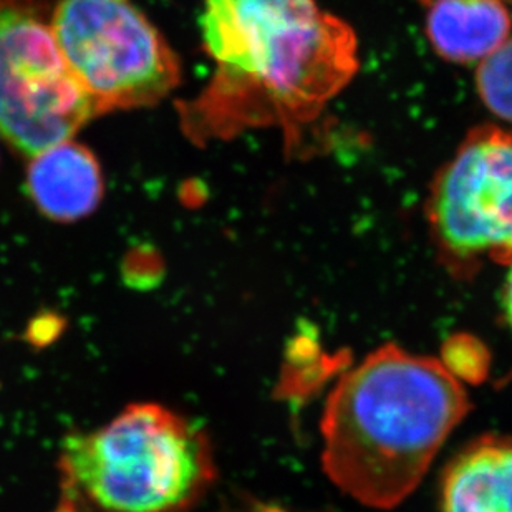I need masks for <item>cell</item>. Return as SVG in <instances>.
I'll return each instance as SVG.
<instances>
[{"label":"cell","mask_w":512,"mask_h":512,"mask_svg":"<svg viewBox=\"0 0 512 512\" xmlns=\"http://www.w3.org/2000/svg\"><path fill=\"white\" fill-rule=\"evenodd\" d=\"M504 0H435L426 7V35L446 62L478 63L511 37Z\"/></svg>","instance_id":"cell-9"},{"label":"cell","mask_w":512,"mask_h":512,"mask_svg":"<svg viewBox=\"0 0 512 512\" xmlns=\"http://www.w3.org/2000/svg\"><path fill=\"white\" fill-rule=\"evenodd\" d=\"M204 39L218 72L194 105V135L276 126L287 146L358 70L355 32L315 0H206Z\"/></svg>","instance_id":"cell-1"},{"label":"cell","mask_w":512,"mask_h":512,"mask_svg":"<svg viewBox=\"0 0 512 512\" xmlns=\"http://www.w3.org/2000/svg\"><path fill=\"white\" fill-rule=\"evenodd\" d=\"M476 88L489 112L512 123V37L479 60Z\"/></svg>","instance_id":"cell-10"},{"label":"cell","mask_w":512,"mask_h":512,"mask_svg":"<svg viewBox=\"0 0 512 512\" xmlns=\"http://www.w3.org/2000/svg\"><path fill=\"white\" fill-rule=\"evenodd\" d=\"M441 512H512V436H483L451 459Z\"/></svg>","instance_id":"cell-8"},{"label":"cell","mask_w":512,"mask_h":512,"mask_svg":"<svg viewBox=\"0 0 512 512\" xmlns=\"http://www.w3.org/2000/svg\"><path fill=\"white\" fill-rule=\"evenodd\" d=\"M68 496L97 512H184L213 483L209 441L158 403L131 405L107 425L75 433L60 455Z\"/></svg>","instance_id":"cell-3"},{"label":"cell","mask_w":512,"mask_h":512,"mask_svg":"<svg viewBox=\"0 0 512 512\" xmlns=\"http://www.w3.org/2000/svg\"><path fill=\"white\" fill-rule=\"evenodd\" d=\"M52 24L20 0H0V138L35 156L97 115Z\"/></svg>","instance_id":"cell-5"},{"label":"cell","mask_w":512,"mask_h":512,"mask_svg":"<svg viewBox=\"0 0 512 512\" xmlns=\"http://www.w3.org/2000/svg\"><path fill=\"white\" fill-rule=\"evenodd\" d=\"M27 188L47 218L73 223L87 218L102 201V170L87 148L62 141L34 156Z\"/></svg>","instance_id":"cell-7"},{"label":"cell","mask_w":512,"mask_h":512,"mask_svg":"<svg viewBox=\"0 0 512 512\" xmlns=\"http://www.w3.org/2000/svg\"><path fill=\"white\" fill-rule=\"evenodd\" d=\"M426 214L456 261L481 257L512 266V128L469 131L431 184Z\"/></svg>","instance_id":"cell-6"},{"label":"cell","mask_w":512,"mask_h":512,"mask_svg":"<svg viewBox=\"0 0 512 512\" xmlns=\"http://www.w3.org/2000/svg\"><path fill=\"white\" fill-rule=\"evenodd\" d=\"M50 24L98 113L155 105L179 83L173 50L130 0H60Z\"/></svg>","instance_id":"cell-4"},{"label":"cell","mask_w":512,"mask_h":512,"mask_svg":"<svg viewBox=\"0 0 512 512\" xmlns=\"http://www.w3.org/2000/svg\"><path fill=\"white\" fill-rule=\"evenodd\" d=\"M501 300H503L504 317H506L512 329V266L509 267L508 277H506V281H504Z\"/></svg>","instance_id":"cell-11"},{"label":"cell","mask_w":512,"mask_h":512,"mask_svg":"<svg viewBox=\"0 0 512 512\" xmlns=\"http://www.w3.org/2000/svg\"><path fill=\"white\" fill-rule=\"evenodd\" d=\"M468 410V393L446 363L393 343L380 347L343 373L327 398L325 474L367 508H397Z\"/></svg>","instance_id":"cell-2"}]
</instances>
